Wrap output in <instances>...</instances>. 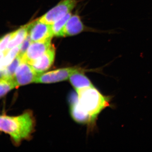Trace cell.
I'll return each mask as SVG.
<instances>
[{
  "label": "cell",
  "instance_id": "7a4b0ae2",
  "mask_svg": "<svg viewBox=\"0 0 152 152\" xmlns=\"http://www.w3.org/2000/svg\"><path fill=\"white\" fill-rule=\"evenodd\" d=\"M76 91L80 106L94 122L100 113L110 105L111 98L102 94L94 86Z\"/></svg>",
  "mask_w": 152,
  "mask_h": 152
},
{
  "label": "cell",
  "instance_id": "3957f363",
  "mask_svg": "<svg viewBox=\"0 0 152 152\" xmlns=\"http://www.w3.org/2000/svg\"><path fill=\"white\" fill-rule=\"evenodd\" d=\"M76 0H63L42 16L38 19L39 21L53 25L71 12L77 5Z\"/></svg>",
  "mask_w": 152,
  "mask_h": 152
},
{
  "label": "cell",
  "instance_id": "7c38bea8",
  "mask_svg": "<svg viewBox=\"0 0 152 152\" xmlns=\"http://www.w3.org/2000/svg\"><path fill=\"white\" fill-rule=\"evenodd\" d=\"M28 35V24L14 31V34L9 42L7 50H10L20 45Z\"/></svg>",
  "mask_w": 152,
  "mask_h": 152
},
{
  "label": "cell",
  "instance_id": "6da1fadb",
  "mask_svg": "<svg viewBox=\"0 0 152 152\" xmlns=\"http://www.w3.org/2000/svg\"><path fill=\"white\" fill-rule=\"evenodd\" d=\"M35 125V119L30 110L18 116H0V131L10 135L16 145H20L22 141L31 138Z\"/></svg>",
  "mask_w": 152,
  "mask_h": 152
},
{
  "label": "cell",
  "instance_id": "4fadbf2b",
  "mask_svg": "<svg viewBox=\"0 0 152 152\" xmlns=\"http://www.w3.org/2000/svg\"><path fill=\"white\" fill-rule=\"evenodd\" d=\"M17 87L13 77L5 76L0 78V99Z\"/></svg>",
  "mask_w": 152,
  "mask_h": 152
},
{
  "label": "cell",
  "instance_id": "9c48e42d",
  "mask_svg": "<svg viewBox=\"0 0 152 152\" xmlns=\"http://www.w3.org/2000/svg\"><path fill=\"white\" fill-rule=\"evenodd\" d=\"M84 30V26L78 15H72L63 28L60 37H69L78 34Z\"/></svg>",
  "mask_w": 152,
  "mask_h": 152
},
{
  "label": "cell",
  "instance_id": "e0dca14e",
  "mask_svg": "<svg viewBox=\"0 0 152 152\" xmlns=\"http://www.w3.org/2000/svg\"><path fill=\"white\" fill-rule=\"evenodd\" d=\"M14 32L7 34L0 39V52H4L7 50L9 42L10 41Z\"/></svg>",
  "mask_w": 152,
  "mask_h": 152
},
{
  "label": "cell",
  "instance_id": "277c9868",
  "mask_svg": "<svg viewBox=\"0 0 152 152\" xmlns=\"http://www.w3.org/2000/svg\"><path fill=\"white\" fill-rule=\"evenodd\" d=\"M28 35L33 42L52 39L54 36L52 25L42 23L38 20L28 24Z\"/></svg>",
  "mask_w": 152,
  "mask_h": 152
},
{
  "label": "cell",
  "instance_id": "9a60e30c",
  "mask_svg": "<svg viewBox=\"0 0 152 152\" xmlns=\"http://www.w3.org/2000/svg\"><path fill=\"white\" fill-rule=\"evenodd\" d=\"M72 15L71 12L69 13L52 25V31L54 36L60 37L63 28Z\"/></svg>",
  "mask_w": 152,
  "mask_h": 152
},
{
  "label": "cell",
  "instance_id": "5b68a950",
  "mask_svg": "<svg viewBox=\"0 0 152 152\" xmlns=\"http://www.w3.org/2000/svg\"><path fill=\"white\" fill-rule=\"evenodd\" d=\"M82 69L77 67L61 68L41 74L36 80L37 83L49 84L66 80L72 74Z\"/></svg>",
  "mask_w": 152,
  "mask_h": 152
},
{
  "label": "cell",
  "instance_id": "30bf717a",
  "mask_svg": "<svg viewBox=\"0 0 152 152\" xmlns=\"http://www.w3.org/2000/svg\"><path fill=\"white\" fill-rule=\"evenodd\" d=\"M70 113L72 118L77 122L83 124L94 122L89 115L82 108L77 97L73 98V102H71Z\"/></svg>",
  "mask_w": 152,
  "mask_h": 152
},
{
  "label": "cell",
  "instance_id": "ba28073f",
  "mask_svg": "<svg viewBox=\"0 0 152 152\" xmlns=\"http://www.w3.org/2000/svg\"><path fill=\"white\" fill-rule=\"evenodd\" d=\"M56 50L54 46H51L43 55L30 64L37 73L41 75L48 70L54 61Z\"/></svg>",
  "mask_w": 152,
  "mask_h": 152
},
{
  "label": "cell",
  "instance_id": "52a82bcc",
  "mask_svg": "<svg viewBox=\"0 0 152 152\" xmlns=\"http://www.w3.org/2000/svg\"><path fill=\"white\" fill-rule=\"evenodd\" d=\"M51 39L43 42H32L23 56L22 62L31 64L44 54L51 46Z\"/></svg>",
  "mask_w": 152,
  "mask_h": 152
},
{
  "label": "cell",
  "instance_id": "5bb4252c",
  "mask_svg": "<svg viewBox=\"0 0 152 152\" xmlns=\"http://www.w3.org/2000/svg\"><path fill=\"white\" fill-rule=\"evenodd\" d=\"M7 50V51L5 56L0 62V70H4L8 66L18 55L20 52V47L19 45Z\"/></svg>",
  "mask_w": 152,
  "mask_h": 152
},
{
  "label": "cell",
  "instance_id": "d6986e66",
  "mask_svg": "<svg viewBox=\"0 0 152 152\" xmlns=\"http://www.w3.org/2000/svg\"><path fill=\"white\" fill-rule=\"evenodd\" d=\"M7 50L5 51L0 52V62L1 61L3 58L5 56L6 53H7Z\"/></svg>",
  "mask_w": 152,
  "mask_h": 152
},
{
  "label": "cell",
  "instance_id": "2e32d148",
  "mask_svg": "<svg viewBox=\"0 0 152 152\" xmlns=\"http://www.w3.org/2000/svg\"><path fill=\"white\" fill-rule=\"evenodd\" d=\"M22 62V56L18 54L13 61L4 70L5 75L8 77H13L17 68Z\"/></svg>",
  "mask_w": 152,
  "mask_h": 152
},
{
  "label": "cell",
  "instance_id": "ffe728a7",
  "mask_svg": "<svg viewBox=\"0 0 152 152\" xmlns=\"http://www.w3.org/2000/svg\"><path fill=\"white\" fill-rule=\"evenodd\" d=\"M5 76V75L4 71L0 70V78Z\"/></svg>",
  "mask_w": 152,
  "mask_h": 152
},
{
  "label": "cell",
  "instance_id": "8fae6325",
  "mask_svg": "<svg viewBox=\"0 0 152 152\" xmlns=\"http://www.w3.org/2000/svg\"><path fill=\"white\" fill-rule=\"evenodd\" d=\"M82 70L72 74L69 78L71 84L76 91L94 86L91 81L83 73Z\"/></svg>",
  "mask_w": 152,
  "mask_h": 152
},
{
  "label": "cell",
  "instance_id": "ac0fdd59",
  "mask_svg": "<svg viewBox=\"0 0 152 152\" xmlns=\"http://www.w3.org/2000/svg\"><path fill=\"white\" fill-rule=\"evenodd\" d=\"M32 41L29 36L28 35L27 37L24 40L23 42L19 45L20 47V52L19 54L21 56H23L25 53V52L27 50L28 48L31 44V43Z\"/></svg>",
  "mask_w": 152,
  "mask_h": 152
},
{
  "label": "cell",
  "instance_id": "8992f818",
  "mask_svg": "<svg viewBox=\"0 0 152 152\" xmlns=\"http://www.w3.org/2000/svg\"><path fill=\"white\" fill-rule=\"evenodd\" d=\"M39 75L36 72L29 64L22 62L17 68L13 79L17 87H18L35 83Z\"/></svg>",
  "mask_w": 152,
  "mask_h": 152
}]
</instances>
